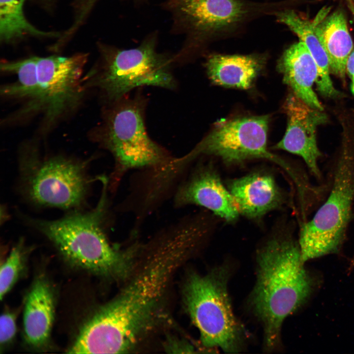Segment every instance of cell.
I'll use <instances>...</instances> for the list:
<instances>
[{"label": "cell", "mask_w": 354, "mask_h": 354, "mask_svg": "<svg viewBox=\"0 0 354 354\" xmlns=\"http://www.w3.org/2000/svg\"><path fill=\"white\" fill-rule=\"evenodd\" d=\"M157 247L145 269L86 324L67 353H122L138 341L152 323L167 279L183 256L170 243Z\"/></svg>", "instance_id": "6da1fadb"}, {"label": "cell", "mask_w": 354, "mask_h": 354, "mask_svg": "<svg viewBox=\"0 0 354 354\" xmlns=\"http://www.w3.org/2000/svg\"><path fill=\"white\" fill-rule=\"evenodd\" d=\"M257 262L250 304L263 326L265 347L271 351L279 346L284 320L306 301L314 283L291 232L266 241L257 252Z\"/></svg>", "instance_id": "7a4b0ae2"}, {"label": "cell", "mask_w": 354, "mask_h": 354, "mask_svg": "<svg viewBox=\"0 0 354 354\" xmlns=\"http://www.w3.org/2000/svg\"><path fill=\"white\" fill-rule=\"evenodd\" d=\"M100 180L103 184L101 196L90 211L73 213L55 220L30 221L72 264L99 275L121 278L131 270L139 247L134 244L121 251L109 242L104 225L108 181L105 177Z\"/></svg>", "instance_id": "3957f363"}, {"label": "cell", "mask_w": 354, "mask_h": 354, "mask_svg": "<svg viewBox=\"0 0 354 354\" xmlns=\"http://www.w3.org/2000/svg\"><path fill=\"white\" fill-rule=\"evenodd\" d=\"M279 2L260 3L248 0H165L173 29L185 36L175 61H184L216 39L232 35L248 22L283 9Z\"/></svg>", "instance_id": "277c9868"}, {"label": "cell", "mask_w": 354, "mask_h": 354, "mask_svg": "<svg viewBox=\"0 0 354 354\" xmlns=\"http://www.w3.org/2000/svg\"><path fill=\"white\" fill-rule=\"evenodd\" d=\"M157 45V35L153 33L134 48H105L101 64L84 77L86 87L98 89L108 104L139 87L174 89V56L158 52Z\"/></svg>", "instance_id": "5b68a950"}, {"label": "cell", "mask_w": 354, "mask_h": 354, "mask_svg": "<svg viewBox=\"0 0 354 354\" xmlns=\"http://www.w3.org/2000/svg\"><path fill=\"white\" fill-rule=\"evenodd\" d=\"M146 103L141 95H127L108 104L105 110L98 137L114 158L116 182L128 171L157 167L174 158L148 135Z\"/></svg>", "instance_id": "8992f818"}, {"label": "cell", "mask_w": 354, "mask_h": 354, "mask_svg": "<svg viewBox=\"0 0 354 354\" xmlns=\"http://www.w3.org/2000/svg\"><path fill=\"white\" fill-rule=\"evenodd\" d=\"M354 210V154L345 149L331 170L326 199L299 230L298 244L304 263L338 253Z\"/></svg>", "instance_id": "52a82bcc"}, {"label": "cell", "mask_w": 354, "mask_h": 354, "mask_svg": "<svg viewBox=\"0 0 354 354\" xmlns=\"http://www.w3.org/2000/svg\"><path fill=\"white\" fill-rule=\"evenodd\" d=\"M228 267H216L206 275L192 273L185 285V304L198 328L202 344L236 353L243 340L242 327L235 316L227 283Z\"/></svg>", "instance_id": "ba28073f"}, {"label": "cell", "mask_w": 354, "mask_h": 354, "mask_svg": "<svg viewBox=\"0 0 354 354\" xmlns=\"http://www.w3.org/2000/svg\"><path fill=\"white\" fill-rule=\"evenodd\" d=\"M21 158V184L29 201L62 209L82 205L90 181L84 162L61 155L43 157L31 148Z\"/></svg>", "instance_id": "9c48e42d"}, {"label": "cell", "mask_w": 354, "mask_h": 354, "mask_svg": "<svg viewBox=\"0 0 354 354\" xmlns=\"http://www.w3.org/2000/svg\"><path fill=\"white\" fill-rule=\"evenodd\" d=\"M87 55L37 57V84L33 101L25 112L42 113L53 126L80 105L87 87L83 77Z\"/></svg>", "instance_id": "30bf717a"}, {"label": "cell", "mask_w": 354, "mask_h": 354, "mask_svg": "<svg viewBox=\"0 0 354 354\" xmlns=\"http://www.w3.org/2000/svg\"><path fill=\"white\" fill-rule=\"evenodd\" d=\"M268 117H243L216 125L189 153L181 157L189 165L202 155L220 157L228 165L262 158L283 168L292 177L296 173L292 167L267 148Z\"/></svg>", "instance_id": "8fae6325"}, {"label": "cell", "mask_w": 354, "mask_h": 354, "mask_svg": "<svg viewBox=\"0 0 354 354\" xmlns=\"http://www.w3.org/2000/svg\"><path fill=\"white\" fill-rule=\"evenodd\" d=\"M284 108L287 128L275 148L301 157L314 177L321 179L318 161L322 154L317 146L316 132L319 125L326 122V116L322 111L307 105L294 93L288 96Z\"/></svg>", "instance_id": "7c38bea8"}, {"label": "cell", "mask_w": 354, "mask_h": 354, "mask_svg": "<svg viewBox=\"0 0 354 354\" xmlns=\"http://www.w3.org/2000/svg\"><path fill=\"white\" fill-rule=\"evenodd\" d=\"M174 204L177 207L200 206L230 223L236 221L239 215L228 188L208 165L197 167L180 182L174 194Z\"/></svg>", "instance_id": "4fadbf2b"}, {"label": "cell", "mask_w": 354, "mask_h": 354, "mask_svg": "<svg viewBox=\"0 0 354 354\" xmlns=\"http://www.w3.org/2000/svg\"><path fill=\"white\" fill-rule=\"evenodd\" d=\"M227 188L239 214L259 219L287 203L286 194L270 174L257 172L229 181Z\"/></svg>", "instance_id": "5bb4252c"}, {"label": "cell", "mask_w": 354, "mask_h": 354, "mask_svg": "<svg viewBox=\"0 0 354 354\" xmlns=\"http://www.w3.org/2000/svg\"><path fill=\"white\" fill-rule=\"evenodd\" d=\"M277 68L285 83L294 93L310 107L320 111L323 107L313 91L318 75L315 60L303 42L288 47L278 60Z\"/></svg>", "instance_id": "9a60e30c"}, {"label": "cell", "mask_w": 354, "mask_h": 354, "mask_svg": "<svg viewBox=\"0 0 354 354\" xmlns=\"http://www.w3.org/2000/svg\"><path fill=\"white\" fill-rule=\"evenodd\" d=\"M328 12L326 8L319 12L313 20L315 30L327 55L330 72L344 79L347 59L354 45L344 12Z\"/></svg>", "instance_id": "2e32d148"}, {"label": "cell", "mask_w": 354, "mask_h": 354, "mask_svg": "<svg viewBox=\"0 0 354 354\" xmlns=\"http://www.w3.org/2000/svg\"><path fill=\"white\" fill-rule=\"evenodd\" d=\"M266 60L265 56L257 54H212L207 58L205 66L213 83L247 89L263 68Z\"/></svg>", "instance_id": "e0dca14e"}, {"label": "cell", "mask_w": 354, "mask_h": 354, "mask_svg": "<svg viewBox=\"0 0 354 354\" xmlns=\"http://www.w3.org/2000/svg\"><path fill=\"white\" fill-rule=\"evenodd\" d=\"M276 20L286 26L303 42L313 57L318 67L316 80L317 89L323 95L336 97L340 95L330 79L328 58L317 34L314 22L295 10L286 8L275 15Z\"/></svg>", "instance_id": "ac0fdd59"}, {"label": "cell", "mask_w": 354, "mask_h": 354, "mask_svg": "<svg viewBox=\"0 0 354 354\" xmlns=\"http://www.w3.org/2000/svg\"><path fill=\"white\" fill-rule=\"evenodd\" d=\"M53 299L51 289L43 279L37 280L27 295L24 329L27 342L32 346H41L49 338L54 320Z\"/></svg>", "instance_id": "d6986e66"}, {"label": "cell", "mask_w": 354, "mask_h": 354, "mask_svg": "<svg viewBox=\"0 0 354 354\" xmlns=\"http://www.w3.org/2000/svg\"><path fill=\"white\" fill-rule=\"evenodd\" d=\"M37 57L12 61H4L0 65L1 70L16 75L15 82L4 85L1 94L7 98L24 100L26 110L32 102L35 95L37 84Z\"/></svg>", "instance_id": "ffe728a7"}, {"label": "cell", "mask_w": 354, "mask_h": 354, "mask_svg": "<svg viewBox=\"0 0 354 354\" xmlns=\"http://www.w3.org/2000/svg\"><path fill=\"white\" fill-rule=\"evenodd\" d=\"M25 0H0V38L8 42L27 35L42 37L56 35L53 32L39 30L32 26L24 14Z\"/></svg>", "instance_id": "44dd1931"}, {"label": "cell", "mask_w": 354, "mask_h": 354, "mask_svg": "<svg viewBox=\"0 0 354 354\" xmlns=\"http://www.w3.org/2000/svg\"><path fill=\"white\" fill-rule=\"evenodd\" d=\"M23 253L19 244L13 247L1 265L0 269V297L2 299L17 280L23 268Z\"/></svg>", "instance_id": "7402d4cb"}, {"label": "cell", "mask_w": 354, "mask_h": 354, "mask_svg": "<svg viewBox=\"0 0 354 354\" xmlns=\"http://www.w3.org/2000/svg\"><path fill=\"white\" fill-rule=\"evenodd\" d=\"M16 331L15 315L9 312L2 314L0 319V343L1 346L10 342Z\"/></svg>", "instance_id": "603a6c76"}, {"label": "cell", "mask_w": 354, "mask_h": 354, "mask_svg": "<svg viewBox=\"0 0 354 354\" xmlns=\"http://www.w3.org/2000/svg\"><path fill=\"white\" fill-rule=\"evenodd\" d=\"M98 0H83L80 7L79 13L76 20L74 27L77 28L83 21L84 18L91 9L93 6ZM137 1H142L145 0H134Z\"/></svg>", "instance_id": "cb8c5ba5"}, {"label": "cell", "mask_w": 354, "mask_h": 354, "mask_svg": "<svg viewBox=\"0 0 354 354\" xmlns=\"http://www.w3.org/2000/svg\"><path fill=\"white\" fill-rule=\"evenodd\" d=\"M346 71L352 80L351 91L354 95V46L347 59Z\"/></svg>", "instance_id": "d4e9b609"}, {"label": "cell", "mask_w": 354, "mask_h": 354, "mask_svg": "<svg viewBox=\"0 0 354 354\" xmlns=\"http://www.w3.org/2000/svg\"><path fill=\"white\" fill-rule=\"evenodd\" d=\"M346 1L354 21V0H346Z\"/></svg>", "instance_id": "484cf974"}, {"label": "cell", "mask_w": 354, "mask_h": 354, "mask_svg": "<svg viewBox=\"0 0 354 354\" xmlns=\"http://www.w3.org/2000/svg\"><path fill=\"white\" fill-rule=\"evenodd\" d=\"M352 265L353 266H354V259L353 260Z\"/></svg>", "instance_id": "4316f807"}]
</instances>
